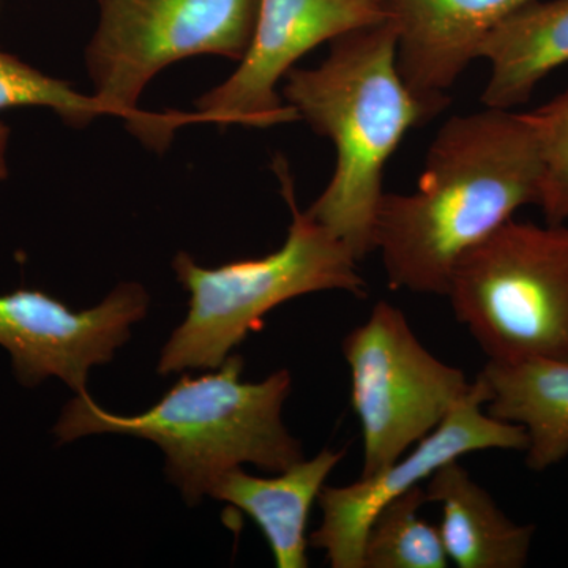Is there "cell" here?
Listing matches in <instances>:
<instances>
[{
	"mask_svg": "<svg viewBox=\"0 0 568 568\" xmlns=\"http://www.w3.org/2000/svg\"><path fill=\"white\" fill-rule=\"evenodd\" d=\"M99 24L85 50L93 95L156 152L178 129L204 123L197 112H148L140 99L171 63L194 55L241 62L252 43L260 0H97Z\"/></svg>",
	"mask_w": 568,
	"mask_h": 568,
	"instance_id": "5",
	"label": "cell"
},
{
	"mask_svg": "<svg viewBox=\"0 0 568 568\" xmlns=\"http://www.w3.org/2000/svg\"><path fill=\"white\" fill-rule=\"evenodd\" d=\"M345 454L324 448L315 458L301 459L276 477H254L241 466L233 467L213 480L209 496L233 504L256 523L276 567L306 568L310 511Z\"/></svg>",
	"mask_w": 568,
	"mask_h": 568,
	"instance_id": "12",
	"label": "cell"
},
{
	"mask_svg": "<svg viewBox=\"0 0 568 568\" xmlns=\"http://www.w3.org/2000/svg\"><path fill=\"white\" fill-rule=\"evenodd\" d=\"M478 58L489 63L481 103L511 111L568 63V0H534L489 33Z\"/></svg>",
	"mask_w": 568,
	"mask_h": 568,
	"instance_id": "15",
	"label": "cell"
},
{
	"mask_svg": "<svg viewBox=\"0 0 568 568\" xmlns=\"http://www.w3.org/2000/svg\"><path fill=\"white\" fill-rule=\"evenodd\" d=\"M10 133V126L0 121V182L9 178L7 152H9Z\"/></svg>",
	"mask_w": 568,
	"mask_h": 568,
	"instance_id": "19",
	"label": "cell"
},
{
	"mask_svg": "<svg viewBox=\"0 0 568 568\" xmlns=\"http://www.w3.org/2000/svg\"><path fill=\"white\" fill-rule=\"evenodd\" d=\"M274 171L293 215L286 241L276 252L212 268L189 253L174 257L178 282L190 294L189 313L163 346L160 375L219 368L284 302L321 291H346L361 298L368 294L353 252L298 209L286 160L275 159Z\"/></svg>",
	"mask_w": 568,
	"mask_h": 568,
	"instance_id": "4",
	"label": "cell"
},
{
	"mask_svg": "<svg viewBox=\"0 0 568 568\" xmlns=\"http://www.w3.org/2000/svg\"><path fill=\"white\" fill-rule=\"evenodd\" d=\"M428 504L425 485L390 500L366 532L364 568H447L448 556L439 528L420 515Z\"/></svg>",
	"mask_w": 568,
	"mask_h": 568,
	"instance_id": "16",
	"label": "cell"
},
{
	"mask_svg": "<svg viewBox=\"0 0 568 568\" xmlns=\"http://www.w3.org/2000/svg\"><path fill=\"white\" fill-rule=\"evenodd\" d=\"M375 2L381 3V6H386L388 0H375Z\"/></svg>",
	"mask_w": 568,
	"mask_h": 568,
	"instance_id": "20",
	"label": "cell"
},
{
	"mask_svg": "<svg viewBox=\"0 0 568 568\" xmlns=\"http://www.w3.org/2000/svg\"><path fill=\"white\" fill-rule=\"evenodd\" d=\"M388 17L375 0H260L252 43L237 70L196 100L205 123L271 129L297 121L276 91L295 63L320 44Z\"/></svg>",
	"mask_w": 568,
	"mask_h": 568,
	"instance_id": "8",
	"label": "cell"
},
{
	"mask_svg": "<svg viewBox=\"0 0 568 568\" xmlns=\"http://www.w3.org/2000/svg\"><path fill=\"white\" fill-rule=\"evenodd\" d=\"M541 166L523 112L448 119L413 193H384L373 230L394 290L447 297L467 252L525 205L538 204Z\"/></svg>",
	"mask_w": 568,
	"mask_h": 568,
	"instance_id": "1",
	"label": "cell"
},
{
	"mask_svg": "<svg viewBox=\"0 0 568 568\" xmlns=\"http://www.w3.org/2000/svg\"><path fill=\"white\" fill-rule=\"evenodd\" d=\"M447 298L488 361H568L567 224L508 220L462 257Z\"/></svg>",
	"mask_w": 568,
	"mask_h": 568,
	"instance_id": "6",
	"label": "cell"
},
{
	"mask_svg": "<svg viewBox=\"0 0 568 568\" xmlns=\"http://www.w3.org/2000/svg\"><path fill=\"white\" fill-rule=\"evenodd\" d=\"M428 503L443 511L439 528L448 560L458 568H521L528 564L536 528L500 510L458 459L425 481Z\"/></svg>",
	"mask_w": 568,
	"mask_h": 568,
	"instance_id": "13",
	"label": "cell"
},
{
	"mask_svg": "<svg viewBox=\"0 0 568 568\" xmlns=\"http://www.w3.org/2000/svg\"><path fill=\"white\" fill-rule=\"evenodd\" d=\"M536 140L541 179L538 207L548 224L568 222V89L537 110L523 112Z\"/></svg>",
	"mask_w": 568,
	"mask_h": 568,
	"instance_id": "18",
	"label": "cell"
},
{
	"mask_svg": "<svg viewBox=\"0 0 568 568\" xmlns=\"http://www.w3.org/2000/svg\"><path fill=\"white\" fill-rule=\"evenodd\" d=\"M396 43L398 32L387 17L331 41V54L316 69L294 67L284 77V102L334 142L336 152L334 175L306 213L357 261L375 252L388 160L410 130L437 115L403 80Z\"/></svg>",
	"mask_w": 568,
	"mask_h": 568,
	"instance_id": "2",
	"label": "cell"
},
{
	"mask_svg": "<svg viewBox=\"0 0 568 568\" xmlns=\"http://www.w3.org/2000/svg\"><path fill=\"white\" fill-rule=\"evenodd\" d=\"M244 357L227 355L216 372L181 381L138 416L108 413L91 395L77 394L54 426L59 443L93 435L152 440L162 448L164 473L189 506L209 495L220 474L242 465L278 474L304 459L302 444L284 425L283 405L293 388L287 369L245 383Z\"/></svg>",
	"mask_w": 568,
	"mask_h": 568,
	"instance_id": "3",
	"label": "cell"
},
{
	"mask_svg": "<svg viewBox=\"0 0 568 568\" xmlns=\"http://www.w3.org/2000/svg\"><path fill=\"white\" fill-rule=\"evenodd\" d=\"M534 0H388L398 43L396 65L418 99L440 114L447 92L478 59L485 39Z\"/></svg>",
	"mask_w": 568,
	"mask_h": 568,
	"instance_id": "11",
	"label": "cell"
},
{
	"mask_svg": "<svg viewBox=\"0 0 568 568\" xmlns=\"http://www.w3.org/2000/svg\"><path fill=\"white\" fill-rule=\"evenodd\" d=\"M149 302L138 283L119 284L88 310L70 308L39 290L0 294V347L10 354L21 386L58 377L74 394H85L91 368L114 358L132 325L148 315Z\"/></svg>",
	"mask_w": 568,
	"mask_h": 568,
	"instance_id": "10",
	"label": "cell"
},
{
	"mask_svg": "<svg viewBox=\"0 0 568 568\" xmlns=\"http://www.w3.org/2000/svg\"><path fill=\"white\" fill-rule=\"evenodd\" d=\"M13 108H47L74 129H84L111 110L95 95H84L70 82L41 73L17 55L0 50V111Z\"/></svg>",
	"mask_w": 568,
	"mask_h": 568,
	"instance_id": "17",
	"label": "cell"
},
{
	"mask_svg": "<svg viewBox=\"0 0 568 568\" xmlns=\"http://www.w3.org/2000/svg\"><path fill=\"white\" fill-rule=\"evenodd\" d=\"M478 376L489 416L525 428L529 469L544 473L568 457V361H488Z\"/></svg>",
	"mask_w": 568,
	"mask_h": 568,
	"instance_id": "14",
	"label": "cell"
},
{
	"mask_svg": "<svg viewBox=\"0 0 568 568\" xmlns=\"http://www.w3.org/2000/svg\"><path fill=\"white\" fill-rule=\"evenodd\" d=\"M342 347L364 439L362 477L379 473L435 432L473 387L462 369L429 353L405 313L386 301L377 302Z\"/></svg>",
	"mask_w": 568,
	"mask_h": 568,
	"instance_id": "7",
	"label": "cell"
},
{
	"mask_svg": "<svg viewBox=\"0 0 568 568\" xmlns=\"http://www.w3.org/2000/svg\"><path fill=\"white\" fill-rule=\"evenodd\" d=\"M487 402V386L477 375L469 394L450 416L402 458L345 487H324L317 497L323 521L308 537L310 545L323 549L332 568H364L362 549L366 532L373 518L390 500L425 485L439 467L467 454L525 452V428L489 416L485 409Z\"/></svg>",
	"mask_w": 568,
	"mask_h": 568,
	"instance_id": "9",
	"label": "cell"
}]
</instances>
